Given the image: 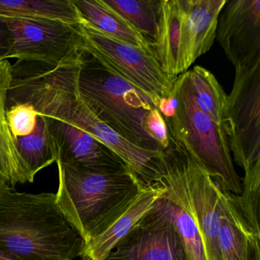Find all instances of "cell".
I'll return each instance as SVG.
<instances>
[{
    "instance_id": "cell-17",
    "label": "cell",
    "mask_w": 260,
    "mask_h": 260,
    "mask_svg": "<svg viewBox=\"0 0 260 260\" xmlns=\"http://www.w3.org/2000/svg\"><path fill=\"white\" fill-rule=\"evenodd\" d=\"M22 162L26 182H34L35 176L42 169L57 162V152L46 121L38 116L34 132L28 136L13 138Z\"/></svg>"
},
{
    "instance_id": "cell-20",
    "label": "cell",
    "mask_w": 260,
    "mask_h": 260,
    "mask_svg": "<svg viewBox=\"0 0 260 260\" xmlns=\"http://www.w3.org/2000/svg\"><path fill=\"white\" fill-rule=\"evenodd\" d=\"M150 45L156 40L161 0H103Z\"/></svg>"
},
{
    "instance_id": "cell-2",
    "label": "cell",
    "mask_w": 260,
    "mask_h": 260,
    "mask_svg": "<svg viewBox=\"0 0 260 260\" xmlns=\"http://www.w3.org/2000/svg\"><path fill=\"white\" fill-rule=\"evenodd\" d=\"M57 166V203L85 243L115 223L147 187L129 170L102 172Z\"/></svg>"
},
{
    "instance_id": "cell-15",
    "label": "cell",
    "mask_w": 260,
    "mask_h": 260,
    "mask_svg": "<svg viewBox=\"0 0 260 260\" xmlns=\"http://www.w3.org/2000/svg\"><path fill=\"white\" fill-rule=\"evenodd\" d=\"M83 20L110 37L152 51L145 38L103 0H73Z\"/></svg>"
},
{
    "instance_id": "cell-7",
    "label": "cell",
    "mask_w": 260,
    "mask_h": 260,
    "mask_svg": "<svg viewBox=\"0 0 260 260\" xmlns=\"http://www.w3.org/2000/svg\"><path fill=\"white\" fill-rule=\"evenodd\" d=\"M235 69L222 125L234 159L246 172L260 165V60Z\"/></svg>"
},
{
    "instance_id": "cell-22",
    "label": "cell",
    "mask_w": 260,
    "mask_h": 260,
    "mask_svg": "<svg viewBox=\"0 0 260 260\" xmlns=\"http://www.w3.org/2000/svg\"><path fill=\"white\" fill-rule=\"evenodd\" d=\"M145 127L150 136L159 144L162 150L171 144L168 125L157 108H153L145 120Z\"/></svg>"
},
{
    "instance_id": "cell-6",
    "label": "cell",
    "mask_w": 260,
    "mask_h": 260,
    "mask_svg": "<svg viewBox=\"0 0 260 260\" xmlns=\"http://www.w3.org/2000/svg\"><path fill=\"white\" fill-rule=\"evenodd\" d=\"M80 29L86 53L144 92L156 108L171 92L175 79L162 71L152 51L110 37L84 20Z\"/></svg>"
},
{
    "instance_id": "cell-14",
    "label": "cell",
    "mask_w": 260,
    "mask_h": 260,
    "mask_svg": "<svg viewBox=\"0 0 260 260\" xmlns=\"http://www.w3.org/2000/svg\"><path fill=\"white\" fill-rule=\"evenodd\" d=\"M162 193V186L155 183L146 187L132 207L98 237L85 243L81 260H103L130 232L141 217L153 207Z\"/></svg>"
},
{
    "instance_id": "cell-13",
    "label": "cell",
    "mask_w": 260,
    "mask_h": 260,
    "mask_svg": "<svg viewBox=\"0 0 260 260\" xmlns=\"http://www.w3.org/2000/svg\"><path fill=\"white\" fill-rule=\"evenodd\" d=\"M219 222L225 260H260V231L246 218L238 196L220 188Z\"/></svg>"
},
{
    "instance_id": "cell-5",
    "label": "cell",
    "mask_w": 260,
    "mask_h": 260,
    "mask_svg": "<svg viewBox=\"0 0 260 260\" xmlns=\"http://www.w3.org/2000/svg\"><path fill=\"white\" fill-rule=\"evenodd\" d=\"M173 91L177 106L174 116L167 121L171 139L183 144L221 189L240 196L243 183L234 168L226 134L198 106L188 71L175 79Z\"/></svg>"
},
{
    "instance_id": "cell-9",
    "label": "cell",
    "mask_w": 260,
    "mask_h": 260,
    "mask_svg": "<svg viewBox=\"0 0 260 260\" xmlns=\"http://www.w3.org/2000/svg\"><path fill=\"white\" fill-rule=\"evenodd\" d=\"M179 144L188 189L190 211L203 246L205 260H225L220 246V188L194 155Z\"/></svg>"
},
{
    "instance_id": "cell-24",
    "label": "cell",
    "mask_w": 260,
    "mask_h": 260,
    "mask_svg": "<svg viewBox=\"0 0 260 260\" xmlns=\"http://www.w3.org/2000/svg\"><path fill=\"white\" fill-rule=\"evenodd\" d=\"M177 100L172 88L171 92L167 96L164 97L158 105V110L162 114L166 122L171 119L176 114Z\"/></svg>"
},
{
    "instance_id": "cell-25",
    "label": "cell",
    "mask_w": 260,
    "mask_h": 260,
    "mask_svg": "<svg viewBox=\"0 0 260 260\" xmlns=\"http://www.w3.org/2000/svg\"><path fill=\"white\" fill-rule=\"evenodd\" d=\"M0 260H19V258L7 253V252H3L0 250Z\"/></svg>"
},
{
    "instance_id": "cell-4",
    "label": "cell",
    "mask_w": 260,
    "mask_h": 260,
    "mask_svg": "<svg viewBox=\"0 0 260 260\" xmlns=\"http://www.w3.org/2000/svg\"><path fill=\"white\" fill-rule=\"evenodd\" d=\"M78 86L82 98L102 121L134 145L162 153L145 127L146 118L156 107L144 92L87 53Z\"/></svg>"
},
{
    "instance_id": "cell-26",
    "label": "cell",
    "mask_w": 260,
    "mask_h": 260,
    "mask_svg": "<svg viewBox=\"0 0 260 260\" xmlns=\"http://www.w3.org/2000/svg\"><path fill=\"white\" fill-rule=\"evenodd\" d=\"M0 179H3V180H5V179H4V176H3L2 175H1V173H0Z\"/></svg>"
},
{
    "instance_id": "cell-1",
    "label": "cell",
    "mask_w": 260,
    "mask_h": 260,
    "mask_svg": "<svg viewBox=\"0 0 260 260\" xmlns=\"http://www.w3.org/2000/svg\"><path fill=\"white\" fill-rule=\"evenodd\" d=\"M84 245L57 194L19 192L0 179V250L19 260H73Z\"/></svg>"
},
{
    "instance_id": "cell-23",
    "label": "cell",
    "mask_w": 260,
    "mask_h": 260,
    "mask_svg": "<svg viewBox=\"0 0 260 260\" xmlns=\"http://www.w3.org/2000/svg\"><path fill=\"white\" fill-rule=\"evenodd\" d=\"M13 34L4 18L0 17V60L8 59L13 46Z\"/></svg>"
},
{
    "instance_id": "cell-18",
    "label": "cell",
    "mask_w": 260,
    "mask_h": 260,
    "mask_svg": "<svg viewBox=\"0 0 260 260\" xmlns=\"http://www.w3.org/2000/svg\"><path fill=\"white\" fill-rule=\"evenodd\" d=\"M0 17L57 19L73 24L83 22L73 0H0Z\"/></svg>"
},
{
    "instance_id": "cell-8",
    "label": "cell",
    "mask_w": 260,
    "mask_h": 260,
    "mask_svg": "<svg viewBox=\"0 0 260 260\" xmlns=\"http://www.w3.org/2000/svg\"><path fill=\"white\" fill-rule=\"evenodd\" d=\"M4 19L14 39L8 58L59 66L81 61L86 56L80 24L50 19Z\"/></svg>"
},
{
    "instance_id": "cell-19",
    "label": "cell",
    "mask_w": 260,
    "mask_h": 260,
    "mask_svg": "<svg viewBox=\"0 0 260 260\" xmlns=\"http://www.w3.org/2000/svg\"><path fill=\"white\" fill-rule=\"evenodd\" d=\"M193 94L199 107L217 125L221 126L228 95L214 74L200 66L188 71Z\"/></svg>"
},
{
    "instance_id": "cell-3",
    "label": "cell",
    "mask_w": 260,
    "mask_h": 260,
    "mask_svg": "<svg viewBox=\"0 0 260 260\" xmlns=\"http://www.w3.org/2000/svg\"><path fill=\"white\" fill-rule=\"evenodd\" d=\"M226 0H161L152 52L162 71L176 79L186 72L215 40L218 16Z\"/></svg>"
},
{
    "instance_id": "cell-12",
    "label": "cell",
    "mask_w": 260,
    "mask_h": 260,
    "mask_svg": "<svg viewBox=\"0 0 260 260\" xmlns=\"http://www.w3.org/2000/svg\"><path fill=\"white\" fill-rule=\"evenodd\" d=\"M43 117L55 146L57 164L95 171L129 170L119 156L92 135L69 123Z\"/></svg>"
},
{
    "instance_id": "cell-10",
    "label": "cell",
    "mask_w": 260,
    "mask_h": 260,
    "mask_svg": "<svg viewBox=\"0 0 260 260\" xmlns=\"http://www.w3.org/2000/svg\"><path fill=\"white\" fill-rule=\"evenodd\" d=\"M103 260H187L174 226L152 207Z\"/></svg>"
},
{
    "instance_id": "cell-16",
    "label": "cell",
    "mask_w": 260,
    "mask_h": 260,
    "mask_svg": "<svg viewBox=\"0 0 260 260\" xmlns=\"http://www.w3.org/2000/svg\"><path fill=\"white\" fill-rule=\"evenodd\" d=\"M11 80V63L8 59L0 60V173L9 185L14 186L27 182L6 115Z\"/></svg>"
},
{
    "instance_id": "cell-11",
    "label": "cell",
    "mask_w": 260,
    "mask_h": 260,
    "mask_svg": "<svg viewBox=\"0 0 260 260\" xmlns=\"http://www.w3.org/2000/svg\"><path fill=\"white\" fill-rule=\"evenodd\" d=\"M215 39L235 68H249L260 60V0H226Z\"/></svg>"
},
{
    "instance_id": "cell-21",
    "label": "cell",
    "mask_w": 260,
    "mask_h": 260,
    "mask_svg": "<svg viewBox=\"0 0 260 260\" xmlns=\"http://www.w3.org/2000/svg\"><path fill=\"white\" fill-rule=\"evenodd\" d=\"M7 123L13 138L28 136L34 132L39 114L32 106L18 104L7 109Z\"/></svg>"
}]
</instances>
